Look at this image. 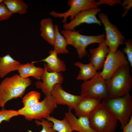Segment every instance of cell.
<instances>
[{"label":"cell","instance_id":"8992f818","mask_svg":"<svg viewBox=\"0 0 132 132\" xmlns=\"http://www.w3.org/2000/svg\"><path fill=\"white\" fill-rule=\"evenodd\" d=\"M44 99L31 107L22 108L18 110L20 115L23 116L27 120L30 121L35 119L41 121L50 116L57 108L56 104L51 94L45 95Z\"/></svg>","mask_w":132,"mask_h":132},{"label":"cell","instance_id":"4dcf8cb0","mask_svg":"<svg viewBox=\"0 0 132 132\" xmlns=\"http://www.w3.org/2000/svg\"><path fill=\"white\" fill-rule=\"evenodd\" d=\"M121 6L124 9V13L121 15L122 17H124L127 14L130 9L132 7V0H124L121 3Z\"/></svg>","mask_w":132,"mask_h":132},{"label":"cell","instance_id":"30bf717a","mask_svg":"<svg viewBox=\"0 0 132 132\" xmlns=\"http://www.w3.org/2000/svg\"><path fill=\"white\" fill-rule=\"evenodd\" d=\"M95 0H68L67 2L70 7L66 12L59 13L55 11H52L49 14L55 17L63 18L62 23H66L68 17H70L71 21L81 11L86 9L97 7Z\"/></svg>","mask_w":132,"mask_h":132},{"label":"cell","instance_id":"ba28073f","mask_svg":"<svg viewBox=\"0 0 132 132\" xmlns=\"http://www.w3.org/2000/svg\"><path fill=\"white\" fill-rule=\"evenodd\" d=\"M98 16L104 27L105 43L109 51H116L120 45L124 43L125 40L124 36L117 27L110 22L106 14L99 12Z\"/></svg>","mask_w":132,"mask_h":132},{"label":"cell","instance_id":"f1b7e54d","mask_svg":"<svg viewBox=\"0 0 132 132\" xmlns=\"http://www.w3.org/2000/svg\"><path fill=\"white\" fill-rule=\"evenodd\" d=\"M12 15V14L3 2L0 4V21L8 19Z\"/></svg>","mask_w":132,"mask_h":132},{"label":"cell","instance_id":"6da1fadb","mask_svg":"<svg viewBox=\"0 0 132 132\" xmlns=\"http://www.w3.org/2000/svg\"><path fill=\"white\" fill-rule=\"evenodd\" d=\"M31 84L28 77L23 78L19 75L5 78L0 84V107L4 108L9 100L21 97Z\"/></svg>","mask_w":132,"mask_h":132},{"label":"cell","instance_id":"4316f807","mask_svg":"<svg viewBox=\"0 0 132 132\" xmlns=\"http://www.w3.org/2000/svg\"><path fill=\"white\" fill-rule=\"evenodd\" d=\"M35 121L37 125H41L42 126V130L40 132H57L53 128V123L47 120L43 119L41 121L37 120Z\"/></svg>","mask_w":132,"mask_h":132},{"label":"cell","instance_id":"d4e9b609","mask_svg":"<svg viewBox=\"0 0 132 132\" xmlns=\"http://www.w3.org/2000/svg\"><path fill=\"white\" fill-rule=\"evenodd\" d=\"M40 93L38 92L33 91L28 92L22 99L23 107L26 108L31 107L38 103L40 98Z\"/></svg>","mask_w":132,"mask_h":132},{"label":"cell","instance_id":"1f68e13d","mask_svg":"<svg viewBox=\"0 0 132 132\" xmlns=\"http://www.w3.org/2000/svg\"><path fill=\"white\" fill-rule=\"evenodd\" d=\"M123 132H132V117L128 123L122 129Z\"/></svg>","mask_w":132,"mask_h":132},{"label":"cell","instance_id":"d6986e66","mask_svg":"<svg viewBox=\"0 0 132 132\" xmlns=\"http://www.w3.org/2000/svg\"><path fill=\"white\" fill-rule=\"evenodd\" d=\"M20 64L9 54L0 57V77L3 78L10 72L17 70Z\"/></svg>","mask_w":132,"mask_h":132},{"label":"cell","instance_id":"ffe728a7","mask_svg":"<svg viewBox=\"0 0 132 132\" xmlns=\"http://www.w3.org/2000/svg\"><path fill=\"white\" fill-rule=\"evenodd\" d=\"M17 71L19 75L22 77L26 78L32 77L36 79L40 80L44 72V69L35 66L33 64L28 63L21 64Z\"/></svg>","mask_w":132,"mask_h":132},{"label":"cell","instance_id":"44dd1931","mask_svg":"<svg viewBox=\"0 0 132 132\" xmlns=\"http://www.w3.org/2000/svg\"><path fill=\"white\" fill-rule=\"evenodd\" d=\"M74 64L80 69L76 77L77 80L85 81L89 80L95 76L98 72L95 67L90 62L85 64L81 62H77Z\"/></svg>","mask_w":132,"mask_h":132},{"label":"cell","instance_id":"cb8c5ba5","mask_svg":"<svg viewBox=\"0 0 132 132\" xmlns=\"http://www.w3.org/2000/svg\"><path fill=\"white\" fill-rule=\"evenodd\" d=\"M46 119L53 123V128L57 132H72L73 131L69 123L65 117L61 120L50 116Z\"/></svg>","mask_w":132,"mask_h":132},{"label":"cell","instance_id":"83f0119b","mask_svg":"<svg viewBox=\"0 0 132 132\" xmlns=\"http://www.w3.org/2000/svg\"><path fill=\"white\" fill-rule=\"evenodd\" d=\"M124 43L125 46L123 47L122 51L127 56V58L129 65L132 66V41L131 39L125 40Z\"/></svg>","mask_w":132,"mask_h":132},{"label":"cell","instance_id":"d6a6232c","mask_svg":"<svg viewBox=\"0 0 132 132\" xmlns=\"http://www.w3.org/2000/svg\"><path fill=\"white\" fill-rule=\"evenodd\" d=\"M3 0H0V4L2 3L3 2Z\"/></svg>","mask_w":132,"mask_h":132},{"label":"cell","instance_id":"5bb4252c","mask_svg":"<svg viewBox=\"0 0 132 132\" xmlns=\"http://www.w3.org/2000/svg\"><path fill=\"white\" fill-rule=\"evenodd\" d=\"M102 99L90 96H82L75 106L74 109L75 116L78 118L82 117H89Z\"/></svg>","mask_w":132,"mask_h":132},{"label":"cell","instance_id":"9c48e42d","mask_svg":"<svg viewBox=\"0 0 132 132\" xmlns=\"http://www.w3.org/2000/svg\"><path fill=\"white\" fill-rule=\"evenodd\" d=\"M127 57L120 50L115 52L109 51L105 59L100 75L106 80H109L120 67L129 65Z\"/></svg>","mask_w":132,"mask_h":132},{"label":"cell","instance_id":"603a6c76","mask_svg":"<svg viewBox=\"0 0 132 132\" xmlns=\"http://www.w3.org/2000/svg\"><path fill=\"white\" fill-rule=\"evenodd\" d=\"M3 2L12 14L17 13L23 14L27 12L28 5L22 0H5Z\"/></svg>","mask_w":132,"mask_h":132},{"label":"cell","instance_id":"7c38bea8","mask_svg":"<svg viewBox=\"0 0 132 132\" xmlns=\"http://www.w3.org/2000/svg\"><path fill=\"white\" fill-rule=\"evenodd\" d=\"M44 71L41 77L42 81H38L35 83L37 88L41 89L46 95L50 94L54 86L56 84H62L63 77L60 73L50 72L47 69L46 64H44Z\"/></svg>","mask_w":132,"mask_h":132},{"label":"cell","instance_id":"5b68a950","mask_svg":"<svg viewBox=\"0 0 132 132\" xmlns=\"http://www.w3.org/2000/svg\"><path fill=\"white\" fill-rule=\"evenodd\" d=\"M61 33L66 39L68 45L73 46L76 49L78 56L82 58L87 54L86 48L89 45L93 43H100L105 40V34L97 35H86L74 30H62Z\"/></svg>","mask_w":132,"mask_h":132},{"label":"cell","instance_id":"8fae6325","mask_svg":"<svg viewBox=\"0 0 132 132\" xmlns=\"http://www.w3.org/2000/svg\"><path fill=\"white\" fill-rule=\"evenodd\" d=\"M101 10L98 7L83 10L78 13L70 22L64 23L63 28L65 30L73 31L76 27L83 23H95L101 26L102 23L96 16Z\"/></svg>","mask_w":132,"mask_h":132},{"label":"cell","instance_id":"7402d4cb","mask_svg":"<svg viewBox=\"0 0 132 132\" xmlns=\"http://www.w3.org/2000/svg\"><path fill=\"white\" fill-rule=\"evenodd\" d=\"M55 36L54 42V50L57 54H66L69 53L66 48L68 45L67 41L60 33L58 25H54Z\"/></svg>","mask_w":132,"mask_h":132},{"label":"cell","instance_id":"4fadbf2b","mask_svg":"<svg viewBox=\"0 0 132 132\" xmlns=\"http://www.w3.org/2000/svg\"><path fill=\"white\" fill-rule=\"evenodd\" d=\"M56 104L67 105L69 109H73L82 97L73 95L65 91L60 84H56L53 87L51 94Z\"/></svg>","mask_w":132,"mask_h":132},{"label":"cell","instance_id":"52a82bcc","mask_svg":"<svg viewBox=\"0 0 132 132\" xmlns=\"http://www.w3.org/2000/svg\"><path fill=\"white\" fill-rule=\"evenodd\" d=\"M80 95L102 99L109 97L106 80L100 75V72L81 84Z\"/></svg>","mask_w":132,"mask_h":132},{"label":"cell","instance_id":"3957f363","mask_svg":"<svg viewBox=\"0 0 132 132\" xmlns=\"http://www.w3.org/2000/svg\"><path fill=\"white\" fill-rule=\"evenodd\" d=\"M106 81L109 97H122L129 94L132 84L129 65L119 68Z\"/></svg>","mask_w":132,"mask_h":132},{"label":"cell","instance_id":"7a4b0ae2","mask_svg":"<svg viewBox=\"0 0 132 132\" xmlns=\"http://www.w3.org/2000/svg\"><path fill=\"white\" fill-rule=\"evenodd\" d=\"M101 102L120 121L122 129L132 117V100L129 93L122 97L102 99Z\"/></svg>","mask_w":132,"mask_h":132},{"label":"cell","instance_id":"e0dca14e","mask_svg":"<svg viewBox=\"0 0 132 132\" xmlns=\"http://www.w3.org/2000/svg\"><path fill=\"white\" fill-rule=\"evenodd\" d=\"M49 55L45 58L36 61H33L32 63L40 62L46 63L47 71L50 72L60 73L66 70V66L64 62L57 56V54L54 50L49 52Z\"/></svg>","mask_w":132,"mask_h":132},{"label":"cell","instance_id":"277c9868","mask_svg":"<svg viewBox=\"0 0 132 132\" xmlns=\"http://www.w3.org/2000/svg\"><path fill=\"white\" fill-rule=\"evenodd\" d=\"M91 127L96 132H114L117 119L100 103L89 117Z\"/></svg>","mask_w":132,"mask_h":132},{"label":"cell","instance_id":"9a60e30c","mask_svg":"<svg viewBox=\"0 0 132 132\" xmlns=\"http://www.w3.org/2000/svg\"><path fill=\"white\" fill-rule=\"evenodd\" d=\"M72 131L78 132H96L91 127L89 117H82L77 118L69 109L68 111L65 115Z\"/></svg>","mask_w":132,"mask_h":132},{"label":"cell","instance_id":"2e32d148","mask_svg":"<svg viewBox=\"0 0 132 132\" xmlns=\"http://www.w3.org/2000/svg\"><path fill=\"white\" fill-rule=\"evenodd\" d=\"M91 56L89 59L90 63L95 67L97 71L102 68L106 56L109 49L105 42L99 44L96 48L89 49Z\"/></svg>","mask_w":132,"mask_h":132},{"label":"cell","instance_id":"ac0fdd59","mask_svg":"<svg viewBox=\"0 0 132 132\" xmlns=\"http://www.w3.org/2000/svg\"><path fill=\"white\" fill-rule=\"evenodd\" d=\"M40 24L41 37L50 44L53 46L55 29L52 19L50 18L43 19L40 21Z\"/></svg>","mask_w":132,"mask_h":132},{"label":"cell","instance_id":"484cf974","mask_svg":"<svg viewBox=\"0 0 132 132\" xmlns=\"http://www.w3.org/2000/svg\"><path fill=\"white\" fill-rule=\"evenodd\" d=\"M20 115L18 110H7L4 108L0 110V123L2 121H9L12 117Z\"/></svg>","mask_w":132,"mask_h":132},{"label":"cell","instance_id":"f546056e","mask_svg":"<svg viewBox=\"0 0 132 132\" xmlns=\"http://www.w3.org/2000/svg\"><path fill=\"white\" fill-rule=\"evenodd\" d=\"M121 3L120 0H100L97 2L96 1V5L98 7L103 4L113 6L117 4H121Z\"/></svg>","mask_w":132,"mask_h":132}]
</instances>
